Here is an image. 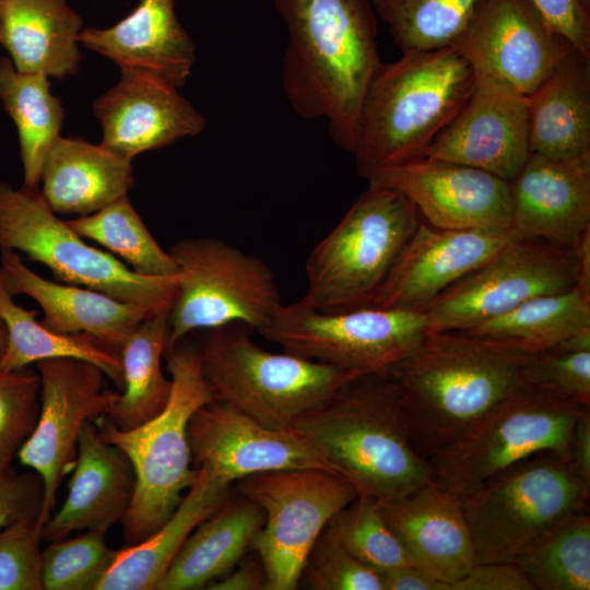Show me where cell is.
<instances>
[{
  "mask_svg": "<svg viewBox=\"0 0 590 590\" xmlns=\"http://www.w3.org/2000/svg\"><path fill=\"white\" fill-rule=\"evenodd\" d=\"M168 314L165 310L145 318L120 350L122 389L106 416L118 428L130 429L148 422L169 399L172 379L162 370Z\"/></svg>",
  "mask_w": 590,
  "mask_h": 590,
  "instance_id": "obj_32",
  "label": "cell"
},
{
  "mask_svg": "<svg viewBox=\"0 0 590 590\" xmlns=\"http://www.w3.org/2000/svg\"><path fill=\"white\" fill-rule=\"evenodd\" d=\"M25 253L66 284L102 292L149 314L169 310L177 276H144L78 235L47 205L38 188L0 180V250Z\"/></svg>",
  "mask_w": 590,
  "mask_h": 590,
  "instance_id": "obj_9",
  "label": "cell"
},
{
  "mask_svg": "<svg viewBox=\"0 0 590 590\" xmlns=\"http://www.w3.org/2000/svg\"><path fill=\"white\" fill-rule=\"evenodd\" d=\"M577 50L590 58V14L576 0H531Z\"/></svg>",
  "mask_w": 590,
  "mask_h": 590,
  "instance_id": "obj_46",
  "label": "cell"
},
{
  "mask_svg": "<svg viewBox=\"0 0 590 590\" xmlns=\"http://www.w3.org/2000/svg\"><path fill=\"white\" fill-rule=\"evenodd\" d=\"M264 518L263 509L255 502L239 493L231 494L189 534L158 590L202 589L226 575L250 552Z\"/></svg>",
  "mask_w": 590,
  "mask_h": 590,
  "instance_id": "obj_31",
  "label": "cell"
},
{
  "mask_svg": "<svg viewBox=\"0 0 590 590\" xmlns=\"http://www.w3.org/2000/svg\"><path fill=\"white\" fill-rule=\"evenodd\" d=\"M40 194L56 214L87 215L127 196L131 163L80 137H59L40 170Z\"/></svg>",
  "mask_w": 590,
  "mask_h": 590,
  "instance_id": "obj_29",
  "label": "cell"
},
{
  "mask_svg": "<svg viewBox=\"0 0 590 590\" xmlns=\"http://www.w3.org/2000/svg\"><path fill=\"white\" fill-rule=\"evenodd\" d=\"M514 237L512 229H445L421 219L369 306L422 310Z\"/></svg>",
  "mask_w": 590,
  "mask_h": 590,
  "instance_id": "obj_21",
  "label": "cell"
},
{
  "mask_svg": "<svg viewBox=\"0 0 590 590\" xmlns=\"http://www.w3.org/2000/svg\"><path fill=\"white\" fill-rule=\"evenodd\" d=\"M590 486L554 452L531 456L461 498L477 563L516 562L568 516L588 510Z\"/></svg>",
  "mask_w": 590,
  "mask_h": 590,
  "instance_id": "obj_8",
  "label": "cell"
},
{
  "mask_svg": "<svg viewBox=\"0 0 590 590\" xmlns=\"http://www.w3.org/2000/svg\"><path fill=\"white\" fill-rule=\"evenodd\" d=\"M80 45L115 62L181 88L190 76L196 45L180 24L175 0H138L137 7L110 27H86Z\"/></svg>",
  "mask_w": 590,
  "mask_h": 590,
  "instance_id": "obj_25",
  "label": "cell"
},
{
  "mask_svg": "<svg viewBox=\"0 0 590 590\" xmlns=\"http://www.w3.org/2000/svg\"><path fill=\"white\" fill-rule=\"evenodd\" d=\"M578 284L573 248L517 236L424 309L428 331H463Z\"/></svg>",
  "mask_w": 590,
  "mask_h": 590,
  "instance_id": "obj_14",
  "label": "cell"
},
{
  "mask_svg": "<svg viewBox=\"0 0 590 590\" xmlns=\"http://www.w3.org/2000/svg\"><path fill=\"white\" fill-rule=\"evenodd\" d=\"M583 330H590V293L576 285L563 293L531 298L462 332L533 354L552 349Z\"/></svg>",
  "mask_w": 590,
  "mask_h": 590,
  "instance_id": "obj_35",
  "label": "cell"
},
{
  "mask_svg": "<svg viewBox=\"0 0 590 590\" xmlns=\"http://www.w3.org/2000/svg\"><path fill=\"white\" fill-rule=\"evenodd\" d=\"M81 237L95 241L144 276H177V262L152 236L128 194L87 215L66 221Z\"/></svg>",
  "mask_w": 590,
  "mask_h": 590,
  "instance_id": "obj_36",
  "label": "cell"
},
{
  "mask_svg": "<svg viewBox=\"0 0 590 590\" xmlns=\"http://www.w3.org/2000/svg\"><path fill=\"white\" fill-rule=\"evenodd\" d=\"M188 438L193 465H206L231 484L253 474L279 470L333 472L293 428L264 426L219 400L196 411L189 422Z\"/></svg>",
  "mask_w": 590,
  "mask_h": 590,
  "instance_id": "obj_18",
  "label": "cell"
},
{
  "mask_svg": "<svg viewBox=\"0 0 590 590\" xmlns=\"http://www.w3.org/2000/svg\"><path fill=\"white\" fill-rule=\"evenodd\" d=\"M105 534L88 530L51 541L43 551L44 589L95 590L118 551L107 545Z\"/></svg>",
  "mask_w": 590,
  "mask_h": 590,
  "instance_id": "obj_40",
  "label": "cell"
},
{
  "mask_svg": "<svg viewBox=\"0 0 590 590\" xmlns=\"http://www.w3.org/2000/svg\"><path fill=\"white\" fill-rule=\"evenodd\" d=\"M420 222L404 194L368 186L310 251L304 297L326 312L369 306Z\"/></svg>",
  "mask_w": 590,
  "mask_h": 590,
  "instance_id": "obj_7",
  "label": "cell"
},
{
  "mask_svg": "<svg viewBox=\"0 0 590 590\" xmlns=\"http://www.w3.org/2000/svg\"><path fill=\"white\" fill-rule=\"evenodd\" d=\"M588 409L523 384L456 442L428 459L433 479L463 498L536 453L554 452L569 462L573 428Z\"/></svg>",
  "mask_w": 590,
  "mask_h": 590,
  "instance_id": "obj_10",
  "label": "cell"
},
{
  "mask_svg": "<svg viewBox=\"0 0 590 590\" xmlns=\"http://www.w3.org/2000/svg\"><path fill=\"white\" fill-rule=\"evenodd\" d=\"M378 504L411 565L449 590L477 564L461 498L434 479L404 496Z\"/></svg>",
  "mask_w": 590,
  "mask_h": 590,
  "instance_id": "obj_22",
  "label": "cell"
},
{
  "mask_svg": "<svg viewBox=\"0 0 590 590\" xmlns=\"http://www.w3.org/2000/svg\"><path fill=\"white\" fill-rule=\"evenodd\" d=\"M324 532L379 575L411 565L378 500L371 497L357 496L330 519Z\"/></svg>",
  "mask_w": 590,
  "mask_h": 590,
  "instance_id": "obj_39",
  "label": "cell"
},
{
  "mask_svg": "<svg viewBox=\"0 0 590 590\" xmlns=\"http://www.w3.org/2000/svg\"><path fill=\"white\" fill-rule=\"evenodd\" d=\"M164 356L172 391L157 415L130 429L118 428L106 416L97 422L102 436L123 450L135 474L132 503L121 521L126 545L160 528L194 483L198 469L192 465L188 426L196 411L214 400L197 343L187 337Z\"/></svg>",
  "mask_w": 590,
  "mask_h": 590,
  "instance_id": "obj_5",
  "label": "cell"
},
{
  "mask_svg": "<svg viewBox=\"0 0 590 590\" xmlns=\"http://www.w3.org/2000/svg\"><path fill=\"white\" fill-rule=\"evenodd\" d=\"M43 498L44 485L36 472L0 467V531L17 519L38 518Z\"/></svg>",
  "mask_w": 590,
  "mask_h": 590,
  "instance_id": "obj_45",
  "label": "cell"
},
{
  "mask_svg": "<svg viewBox=\"0 0 590 590\" xmlns=\"http://www.w3.org/2000/svg\"><path fill=\"white\" fill-rule=\"evenodd\" d=\"M291 428L351 483L357 496L390 500L433 480L387 375L356 377Z\"/></svg>",
  "mask_w": 590,
  "mask_h": 590,
  "instance_id": "obj_3",
  "label": "cell"
},
{
  "mask_svg": "<svg viewBox=\"0 0 590 590\" xmlns=\"http://www.w3.org/2000/svg\"><path fill=\"white\" fill-rule=\"evenodd\" d=\"M197 469L194 483L170 517L143 541L118 550L95 590H158L189 534L232 494V484L209 467Z\"/></svg>",
  "mask_w": 590,
  "mask_h": 590,
  "instance_id": "obj_27",
  "label": "cell"
},
{
  "mask_svg": "<svg viewBox=\"0 0 590 590\" xmlns=\"http://www.w3.org/2000/svg\"><path fill=\"white\" fill-rule=\"evenodd\" d=\"M569 464L575 474L590 486V409L579 416L573 428Z\"/></svg>",
  "mask_w": 590,
  "mask_h": 590,
  "instance_id": "obj_49",
  "label": "cell"
},
{
  "mask_svg": "<svg viewBox=\"0 0 590 590\" xmlns=\"http://www.w3.org/2000/svg\"><path fill=\"white\" fill-rule=\"evenodd\" d=\"M8 341V333L4 323L0 319V357L4 353Z\"/></svg>",
  "mask_w": 590,
  "mask_h": 590,
  "instance_id": "obj_52",
  "label": "cell"
},
{
  "mask_svg": "<svg viewBox=\"0 0 590 590\" xmlns=\"http://www.w3.org/2000/svg\"><path fill=\"white\" fill-rule=\"evenodd\" d=\"M523 384L590 406V351L548 349L530 354Z\"/></svg>",
  "mask_w": 590,
  "mask_h": 590,
  "instance_id": "obj_43",
  "label": "cell"
},
{
  "mask_svg": "<svg viewBox=\"0 0 590 590\" xmlns=\"http://www.w3.org/2000/svg\"><path fill=\"white\" fill-rule=\"evenodd\" d=\"M168 251L179 272L166 351L193 332L229 323L260 334L282 305L271 268L222 239L184 238Z\"/></svg>",
  "mask_w": 590,
  "mask_h": 590,
  "instance_id": "obj_11",
  "label": "cell"
},
{
  "mask_svg": "<svg viewBox=\"0 0 590 590\" xmlns=\"http://www.w3.org/2000/svg\"><path fill=\"white\" fill-rule=\"evenodd\" d=\"M311 590H384L381 577L323 530L309 552L300 581Z\"/></svg>",
  "mask_w": 590,
  "mask_h": 590,
  "instance_id": "obj_42",
  "label": "cell"
},
{
  "mask_svg": "<svg viewBox=\"0 0 590 590\" xmlns=\"http://www.w3.org/2000/svg\"><path fill=\"white\" fill-rule=\"evenodd\" d=\"M35 365L40 378V408L16 458L43 481L44 498L36 521L42 531L56 508L63 476L75 464L84 426L107 416L119 391L107 389L105 373L87 361L56 357Z\"/></svg>",
  "mask_w": 590,
  "mask_h": 590,
  "instance_id": "obj_15",
  "label": "cell"
},
{
  "mask_svg": "<svg viewBox=\"0 0 590 590\" xmlns=\"http://www.w3.org/2000/svg\"><path fill=\"white\" fill-rule=\"evenodd\" d=\"M530 154L529 97L475 76L465 104L425 156L471 166L510 182Z\"/></svg>",
  "mask_w": 590,
  "mask_h": 590,
  "instance_id": "obj_19",
  "label": "cell"
},
{
  "mask_svg": "<svg viewBox=\"0 0 590 590\" xmlns=\"http://www.w3.org/2000/svg\"><path fill=\"white\" fill-rule=\"evenodd\" d=\"M287 28L282 84L293 110L326 119L337 145L353 153L367 90L382 61L369 0H274Z\"/></svg>",
  "mask_w": 590,
  "mask_h": 590,
  "instance_id": "obj_1",
  "label": "cell"
},
{
  "mask_svg": "<svg viewBox=\"0 0 590 590\" xmlns=\"http://www.w3.org/2000/svg\"><path fill=\"white\" fill-rule=\"evenodd\" d=\"M367 181L404 194L434 227L511 229L510 182L487 172L424 156L380 169Z\"/></svg>",
  "mask_w": 590,
  "mask_h": 590,
  "instance_id": "obj_17",
  "label": "cell"
},
{
  "mask_svg": "<svg viewBox=\"0 0 590 590\" xmlns=\"http://www.w3.org/2000/svg\"><path fill=\"white\" fill-rule=\"evenodd\" d=\"M40 408V378L28 367L0 369V467L12 464L32 434Z\"/></svg>",
  "mask_w": 590,
  "mask_h": 590,
  "instance_id": "obj_41",
  "label": "cell"
},
{
  "mask_svg": "<svg viewBox=\"0 0 590 590\" xmlns=\"http://www.w3.org/2000/svg\"><path fill=\"white\" fill-rule=\"evenodd\" d=\"M82 30L81 15L67 0H0V45L20 72L75 75Z\"/></svg>",
  "mask_w": 590,
  "mask_h": 590,
  "instance_id": "obj_28",
  "label": "cell"
},
{
  "mask_svg": "<svg viewBox=\"0 0 590 590\" xmlns=\"http://www.w3.org/2000/svg\"><path fill=\"white\" fill-rule=\"evenodd\" d=\"M0 269L8 291L32 297L44 312L40 323L55 333L86 334L120 352L128 337L153 316L102 292L47 280L13 250H0Z\"/></svg>",
  "mask_w": 590,
  "mask_h": 590,
  "instance_id": "obj_26",
  "label": "cell"
},
{
  "mask_svg": "<svg viewBox=\"0 0 590 590\" xmlns=\"http://www.w3.org/2000/svg\"><path fill=\"white\" fill-rule=\"evenodd\" d=\"M0 102L17 130L23 186L38 188L44 158L64 120L61 99L48 76L20 72L9 57H0Z\"/></svg>",
  "mask_w": 590,
  "mask_h": 590,
  "instance_id": "obj_33",
  "label": "cell"
},
{
  "mask_svg": "<svg viewBox=\"0 0 590 590\" xmlns=\"http://www.w3.org/2000/svg\"><path fill=\"white\" fill-rule=\"evenodd\" d=\"M511 229L520 239L573 248L590 228V155L530 154L510 181Z\"/></svg>",
  "mask_w": 590,
  "mask_h": 590,
  "instance_id": "obj_23",
  "label": "cell"
},
{
  "mask_svg": "<svg viewBox=\"0 0 590 590\" xmlns=\"http://www.w3.org/2000/svg\"><path fill=\"white\" fill-rule=\"evenodd\" d=\"M450 590H534L518 565L509 562L477 563Z\"/></svg>",
  "mask_w": 590,
  "mask_h": 590,
  "instance_id": "obj_47",
  "label": "cell"
},
{
  "mask_svg": "<svg viewBox=\"0 0 590 590\" xmlns=\"http://www.w3.org/2000/svg\"><path fill=\"white\" fill-rule=\"evenodd\" d=\"M120 71L119 81L92 105L105 150L131 163L143 152L196 137L205 129L206 118L179 88L139 71Z\"/></svg>",
  "mask_w": 590,
  "mask_h": 590,
  "instance_id": "obj_20",
  "label": "cell"
},
{
  "mask_svg": "<svg viewBox=\"0 0 590 590\" xmlns=\"http://www.w3.org/2000/svg\"><path fill=\"white\" fill-rule=\"evenodd\" d=\"M220 579L211 582L210 590H267L268 578L260 557L252 551Z\"/></svg>",
  "mask_w": 590,
  "mask_h": 590,
  "instance_id": "obj_48",
  "label": "cell"
},
{
  "mask_svg": "<svg viewBox=\"0 0 590 590\" xmlns=\"http://www.w3.org/2000/svg\"><path fill=\"white\" fill-rule=\"evenodd\" d=\"M475 74L452 46L403 51L382 62L365 95L353 150L357 173L376 172L425 156L465 104Z\"/></svg>",
  "mask_w": 590,
  "mask_h": 590,
  "instance_id": "obj_4",
  "label": "cell"
},
{
  "mask_svg": "<svg viewBox=\"0 0 590 590\" xmlns=\"http://www.w3.org/2000/svg\"><path fill=\"white\" fill-rule=\"evenodd\" d=\"M428 332L423 311L361 307L326 312L303 296L278 308L260 333L284 352L363 375H387Z\"/></svg>",
  "mask_w": 590,
  "mask_h": 590,
  "instance_id": "obj_12",
  "label": "cell"
},
{
  "mask_svg": "<svg viewBox=\"0 0 590 590\" xmlns=\"http://www.w3.org/2000/svg\"><path fill=\"white\" fill-rule=\"evenodd\" d=\"M384 590H449V587L412 565L380 574Z\"/></svg>",
  "mask_w": 590,
  "mask_h": 590,
  "instance_id": "obj_50",
  "label": "cell"
},
{
  "mask_svg": "<svg viewBox=\"0 0 590 590\" xmlns=\"http://www.w3.org/2000/svg\"><path fill=\"white\" fill-rule=\"evenodd\" d=\"M68 495L50 516L42 538L51 542L76 531L107 532L122 521L134 495L135 474L121 448L106 440L94 422L80 436Z\"/></svg>",
  "mask_w": 590,
  "mask_h": 590,
  "instance_id": "obj_24",
  "label": "cell"
},
{
  "mask_svg": "<svg viewBox=\"0 0 590 590\" xmlns=\"http://www.w3.org/2000/svg\"><path fill=\"white\" fill-rule=\"evenodd\" d=\"M573 250L578 266V286L590 293V228L579 237Z\"/></svg>",
  "mask_w": 590,
  "mask_h": 590,
  "instance_id": "obj_51",
  "label": "cell"
},
{
  "mask_svg": "<svg viewBox=\"0 0 590 590\" xmlns=\"http://www.w3.org/2000/svg\"><path fill=\"white\" fill-rule=\"evenodd\" d=\"M24 517L0 531V590H44L42 531Z\"/></svg>",
  "mask_w": 590,
  "mask_h": 590,
  "instance_id": "obj_44",
  "label": "cell"
},
{
  "mask_svg": "<svg viewBox=\"0 0 590 590\" xmlns=\"http://www.w3.org/2000/svg\"><path fill=\"white\" fill-rule=\"evenodd\" d=\"M578 4L590 14V0H576Z\"/></svg>",
  "mask_w": 590,
  "mask_h": 590,
  "instance_id": "obj_53",
  "label": "cell"
},
{
  "mask_svg": "<svg viewBox=\"0 0 590 590\" xmlns=\"http://www.w3.org/2000/svg\"><path fill=\"white\" fill-rule=\"evenodd\" d=\"M534 590L590 589V517L575 512L516 562Z\"/></svg>",
  "mask_w": 590,
  "mask_h": 590,
  "instance_id": "obj_37",
  "label": "cell"
},
{
  "mask_svg": "<svg viewBox=\"0 0 590 590\" xmlns=\"http://www.w3.org/2000/svg\"><path fill=\"white\" fill-rule=\"evenodd\" d=\"M481 0H371L401 51L451 46Z\"/></svg>",
  "mask_w": 590,
  "mask_h": 590,
  "instance_id": "obj_38",
  "label": "cell"
},
{
  "mask_svg": "<svg viewBox=\"0 0 590 590\" xmlns=\"http://www.w3.org/2000/svg\"><path fill=\"white\" fill-rule=\"evenodd\" d=\"M529 148L554 160L590 155V58L575 48L529 97Z\"/></svg>",
  "mask_w": 590,
  "mask_h": 590,
  "instance_id": "obj_30",
  "label": "cell"
},
{
  "mask_svg": "<svg viewBox=\"0 0 590 590\" xmlns=\"http://www.w3.org/2000/svg\"><path fill=\"white\" fill-rule=\"evenodd\" d=\"M238 493L259 505L264 522L250 551L261 559L267 590H294L307 556L330 519L357 497L338 473L322 469H288L244 477Z\"/></svg>",
  "mask_w": 590,
  "mask_h": 590,
  "instance_id": "obj_13",
  "label": "cell"
},
{
  "mask_svg": "<svg viewBox=\"0 0 590 590\" xmlns=\"http://www.w3.org/2000/svg\"><path fill=\"white\" fill-rule=\"evenodd\" d=\"M197 346L214 400L260 424L291 428L302 415L359 375L287 352L272 353L251 338L244 323L199 331Z\"/></svg>",
  "mask_w": 590,
  "mask_h": 590,
  "instance_id": "obj_6",
  "label": "cell"
},
{
  "mask_svg": "<svg viewBox=\"0 0 590 590\" xmlns=\"http://www.w3.org/2000/svg\"><path fill=\"white\" fill-rule=\"evenodd\" d=\"M529 356L462 331H428L387 374L418 453L445 450L521 387Z\"/></svg>",
  "mask_w": 590,
  "mask_h": 590,
  "instance_id": "obj_2",
  "label": "cell"
},
{
  "mask_svg": "<svg viewBox=\"0 0 590 590\" xmlns=\"http://www.w3.org/2000/svg\"><path fill=\"white\" fill-rule=\"evenodd\" d=\"M451 46L475 76L524 97L574 49L531 0H481Z\"/></svg>",
  "mask_w": 590,
  "mask_h": 590,
  "instance_id": "obj_16",
  "label": "cell"
},
{
  "mask_svg": "<svg viewBox=\"0 0 590 590\" xmlns=\"http://www.w3.org/2000/svg\"><path fill=\"white\" fill-rule=\"evenodd\" d=\"M36 315V309H25L13 300L0 269V319L8 333L7 346L0 357L1 370L22 369L48 358H79L99 367L121 391L120 352L86 334L55 333L37 321Z\"/></svg>",
  "mask_w": 590,
  "mask_h": 590,
  "instance_id": "obj_34",
  "label": "cell"
}]
</instances>
